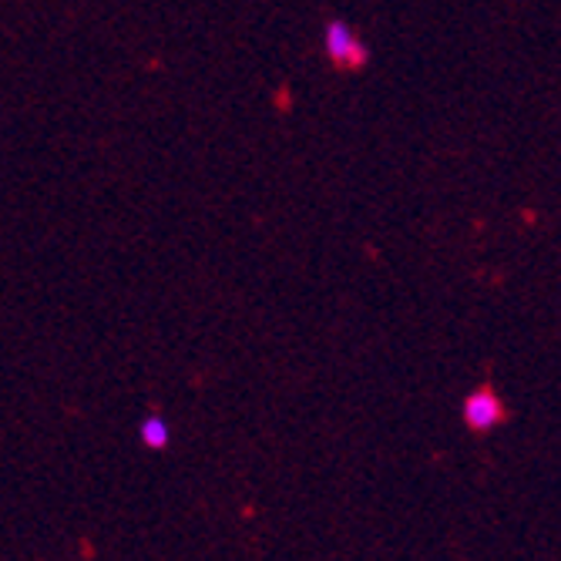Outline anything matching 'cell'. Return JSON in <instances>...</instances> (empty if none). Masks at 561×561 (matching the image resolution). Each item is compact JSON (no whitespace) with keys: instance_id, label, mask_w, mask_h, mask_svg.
Returning a JSON list of instances; mask_svg holds the SVG:
<instances>
[{"instance_id":"1","label":"cell","mask_w":561,"mask_h":561,"mask_svg":"<svg viewBox=\"0 0 561 561\" xmlns=\"http://www.w3.org/2000/svg\"><path fill=\"white\" fill-rule=\"evenodd\" d=\"M323 50L333 68L340 71H360L370 65V50L367 44L356 37V31L346 21H330L323 31Z\"/></svg>"},{"instance_id":"2","label":"cell","mask_w":561,"mask_h":561,"mask_svg":"<svg viewBox=\"0 0 561 561\" xmlns=\"http://www.w3.org/2000/svg\"><path fill=\"white\" fill-rule=\"evenodd\" d=\"M461 417H465L468 431L488 434L507 421V411H504V400L491 387H478L474 393H468V400L461 407Z\"/></svg>"},{"instance_id":"3","label":"cell","mask_w":561,"mask_h":561,"mask_svg":"<svg viewBox=\"0 0 561 561\" xmlns=\"http://www.w3.org/2000/svg\"><path fill=\"white\" fill-rule=\"evenodd\" d=\"M138 440L148 447V450H162L169 447V424L162 414H145L141 424H138Z\"/></svg>"}]
</instances>
